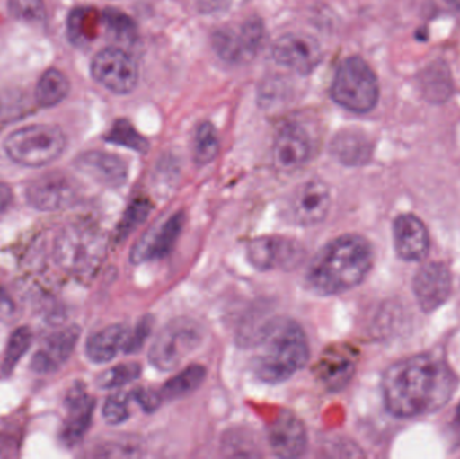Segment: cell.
I'll return each instance as SVG.
<instances>
[{
    "instance_id": "ffe728a7",
    "label": "cell",
    "mask_w": 460,
    "mask_h": 459,
    "mask_svg": "<svg viewBox=\"0 0 460 459\" xmlns=\"http://www.w3.org/2000/svg\"><path fill=\"white\" fill-rule=\"evenodd\" d=\"M394 250L405 261H420L429 251L426 224L413 215H400L394 223Z\"/></svg>"
},
{
    "instance_id": "74e56055",
    "label": "cell",
    "mask_w": 460,
    "mask_h": 459,
    "mask_svg": "<svg viewBox=\"0 0 460 459\" xmlns=\"http://www.w3.org/2000/svg\"><path fill=\"white\" fill-rule=\"evenodd\" d=\"M131 395V398L142 407L143 411L148 412V414L156 411L164 402L161 393H156L150 388H137V390L132 391Z\"/></svg>"
},
{
    "instance_id": "8992f818",
    "label": "cell",
    "mask_w": 460,
    "mask_h": 459,
    "mask_svg": "<svg viewBox=\"0 0 460 459\" xmlns=\"http://www.w3.org/2000/svg\"><path fill=\"white\" fill-rule=\"evenodd\" d=\"M332 97L337 104L351 112H370L380 97L377 75L359 57L346 58L338 66L332 80Z\"/></svg>"
},
{
    "instance_id": "4fadbf2b",
    "label": "cell",
    "mask_w": 460,
    "mask_h": 459,
    "mask_svg": "<svg viewBox=\"0 0 460 459\" xmlns=\"http://www.w3.org/2000/svg\"><path fill=\"white\" fill-rule=\"evenodd\" d=\"M358 352L348 344H334L323 350L314 372L330 393L342 391L356 374Z\"/></svg>"
},
{
    "instance_id": "4dcf8cb0",
    "label": "cell",
    "mask_w": 460,
    "mask_h": 459,
    "mask_svg": "<svg viewBox=\"0 0 460 459\" xmlns=\"http://www.w3.org/2000/svg\"><path fill=\"white\" fill-rule=\"evenodd\" d=\"M32 334L27 326L15 329L8 339L5 348L4 358H3L2 372L4 375H11L22 357L26 355L31 345Z\"/></svg>"
},
{
    "instance_id": "cb8c5ba5",
    "label": "cell",
    "mask_w": 460,
    "mask_h": 459,
    "mask_svg": "<svg viewBox=\"0 0 460 459\" xmlns=\"http://www.w3.org/2000/svg\"><path fill=\"white\" fill-rule=\"evenodd\" d=\"M128 331L123 325H111L92 334L86 341V356L94 364L110 363L123 350Z\"/></svg>"
},
{
    "instance_id": "ac0fdd59",
    "label": "cell",
    "mask_w": 460,
    "mask_h": 459,
    "mask_svg": "<svg viewBox=\"0 0 460 459\" xmlns=\"http://www.w3.org/2000/svg\"><path fill=\"white\" fill-rule=\"evenodd\" d=\"M313 155V140L305 127L287 124L276 137L273 158L283 172H295L305 166Z\"/></svg>"
},
{
    "instance_id": "ab89813d",
    "label": "cell",
    "mask_w": 460,
    "mask_h": 459,
    "mask_svg": "<svg viewBox=\"0 0 460 459\" xmlns=\"http://www.w3.org/2000/svg\"><path fill=\"white\" fill-rule=\"evenodd\" d=\"M13 189H11L7 183L2 182V181H0V215L8 209L11 202H13Z\"/></svg>"
},
{
    "instance_id": "6da1fadb",
    "label": "cell",
    "mask_w": 460,
    "mask_h": 459,
    "mask_svg": "<svg viewBox=\"0 0 460 459\" xmlns=\"http://www.w3.org/2000/svg\"><path fill=\"white\" fill-rule=\"evenodd\" d=\"M458 388L453 369L429 353L397 361L386 369L383 395L386 410L397 418H415L443 409Z\"/></svg>"
},
{
    "instance_id": "ba28073f",
    "label": "cell",
    "mask_w": 460,
    "mask_h": 459,
    "mask_svg": "<svg viewBox=\"0 0 460 459\" xmlns=\"http://www.w3.org/2000/svg\"><path fill=\"white\" fill-rule=\"evenodd\" d=\"M302 243L291 237L260 236L249 242L246 256L249 263L259 271H291L305 259Z\"/></svg>"
},
{
    "instance_id": "d6986e66",
    "label": "cell",
    "mask_w": 460,
    "mask_h": 459,
    "mask_svg": "<svg viewBox=\"0 0 460 459\" xmlns=\"http://www.w3.org/2000/svg\"><path fill=\"white\" fill-rule=\"evenodd\" d=\"M81 331L77 326H70L64 331L50 334L42 347L32 356L31 369L35 374L48 375L58 371L72 356Z\"/></svg>"
},
{
    "instance_id": "52a82bcc",
    "label": "cell",
    "mask_w": 460,
    "mask_h": 459,
    "mask_svg": "<svg viewBox=\"0 0 460 459\" xmlns=\"http://www.w3.org/2000/svg\"><path fill=\"white\" fill-rule=\"evenodd\" d=\"M204 339L205 331L199 322L190 318H177L156 334L148 360L159 371H174L199 349Z\"/></svg>"
},
{
    "instance_id": "e575fe53",
    "label": "cell",
    "mask_w": 460,
    "mask_h": 459,
    "mask_svg": "<svg viewBox=\"0 0 460 459\" xmlns=\"http://www.w3.org/2000/svg\"><path fill=\"white\" fill-rule=\"evenodd\" d=\"M8 11L19 21L42 23L46 19L43 0H8Z\"/></svg>"
},
{
    "instance_id": "3957f363",
    "label": "cell",
    "mask_w": 460,
    "mask_h": 459,
    "mask_svg": "<svg viewBox=\"0 0 460 459\" xmlns=\"http://www.w3.org/2000/svg\"><path fill=\"white\" fill-rule=\"evenodd\" d=\"M308 360L310 347L302 326L289 318H276L257 336L251 366L260 382L280 384L305 368Z\"/></svg>"
},
{
    "instance_id": "d4e9b609",
    "label": "cell",
    "mask_w": 460,
    "mask_h": 459,
    "mask_svg": "<svg viewBox=\"0 0 460 459\" xmlns=\"http://www.w3.org/2000/svg\"><path fill=\"white\" fill-rule=\"evenodd\" d=\"M420 88L429 102L442 104L453 96L454 84L450 67L442 59L429 64L421 72Z\"/></svg>"
},
{
    "instance_id": "9c48e42d",
    "label": "cell",
    "mask_w": 460,
    "mask_h": 459,
    "mask_svg": "<svg viewBox=\"0 0 460 459\" xmlns=\"http://www.w3.org/2000/svg\"><path fill=\"white\" fill-rule=\"evenodd\" d=\"M265 40L259 19H249L238 26L224 27L213 35V49L229 64H243L257 56Z\"/></svg>"
},
{
    "instance_id": "1f68e13d",
    "label": "cell",
    "mask_w": 460,
    "mask_h": 459,
    "mask_svg": "<svg viewBox=\"0 0 460 459\" xmlns=\"http://www.w3.org/2000/svg\"><path fill=\"white\" fill-rule=\"evenodd\" d=\"M142 374V368L139 364L127 363L120 366H112L102 372L97 377V385L102 390H113V388L123 387V385L134 383L139 379Z\"/></svg>"
},
{
    "instance_id": "f35d334b",
    "label": "cell",
    "mask_w": 460,
    "mask_h": 459,
    "mask_svg": "<svg viewBox=\"0 0 460 459\" xmlns=\"http://www.w3.org/2000/svg\"><path fill=\"white\" fill-rule=\"evenodd\" d=\"M15 314V305L4 288L0 287V320L8 321Z\"/></svg>"
},
{
    "instance_id": "4316f807",
    "label": "cell",
    "mask_w": 460,
    "mask_h": 459,
    "mask_svg": "<svg viewBox=\"0 0 460 459\" xmlns=\"http://www.w3.org/2000/svg\"><path fill=\"white\" fill-rule=\"evenodd\" d=\"M70 91V83L66 75L56 67L43 72L35 86V99L43 108L54 107L66 99Z\"/></svg>"
},
{
    "instance_id": "5bb4252c",
    "label": "cell",
    "mask_w": 460,
    "mask_h": 459,
    "mask_svg": "<svg viewBox=\"0 0 460 459\" xmlns=\"http://www.w3.org/2000/svg\"><path fill=\"white\" fill-rule=\"evenodd\" d=\"M273 59L300 75H308L322 61V49L314 38L305 34H287L276 40Z\"/></svg>"
},
{
    "instance_id": "484cf974",
    "label": "cell",
    "mask_w": 460,
    "mask_h": 459,
    "mask_svg": "<svg viewBox=\"0 0 460 459\" xmlns=\"http://www.w3.org/2000/svg\"><path fill=\"white\" fill-rule=\"evenodd\" d=\"M102 15L91 7H78L67 19V37L75 46H88L99 35Z\"/></svg>"
},
{
    "instance_id": "7c38bea8",
    "label": "cell",
    "mask_w": 460,
    "mask_h": 459,
    "mask_svg": "<svg viewBox=\"0 0 460 459\" xmlns=\"http://www.w3.org/2000/svg\"><path fill=\"white\" fill-rule=\"evenodd\" d=\"M77 188L72 178L61 172H49L31 181L26 189L29 205L40 212H59L77 199Z\"/></svg>"
},
{
    "instance_id": "b9f144b4",
    "label": "cell",
    "mask_w": 460,
    "mask_h": 459,
    "mask_svg": "<svg viewBox=\"0 0 460 459\" xmlns=\"http://www.w3.org/2000/svg\"><path fill=\"white\" fill-rule=\"evenodd\" d=\"M456 422H458L460 425V404L458 410H456Z\"/></svg>"
},
{
    "instance_id": "603a6c76",
    "label": "cell",
    "mask_w": 460,
    "mask_h": 459,
    "mask_svg": "<svg viewBox=\"0 0 460 459\" xmlns=\"http://www.w3.org/2000/svg\"><path fill=\"white\" fill-rule=\"evenodd\" d=\"M332 154L345 166H364L372 159L373 145L364 132L346 129L332 139Z\"/></svg>"
},
{
    "instance_id": "836d02e7",
    "label": "cell",
    "mask_w": 460,
    "mask_h": 459,
    "mask_svg": "<svg viewBox=\"0 0 460 459\" xmlns=\"http://www.w3.org/2000/svg\"><path fill=\"white\" fill-rule=\"evenodd\" d=\"M102 21L107 26L108 31L112 32L113 37L123 42H134L137 40V26L134 21L126 13L118 10H108L102 13Z\"/></svg>"
},
{
    "instance_id": "2e32d148",
    "label": "cell",
    "mask_w": 460,
    "mask_h": 459,
    "mask_svg": "<svg viewBox=\"0 0 460 459\" xmlns=\"http://www.w3.org/2000/svg\"><path fill=\"white\" fill-rule=\"evenodd\" d=\"M185 213L178 212L170 216L161 225L154 226L139 242L131 252V261L135 264L143 261L158 260L174 250L178 237L185 225Z\"/></svg>"
},
{
    "instance_id": "8d00e7d4",
    "label": "cell",
    "mask_w": 460,
    "mask_h": 459,
    "mask_svg": "<svg viewBox=\"0 0 460 459\" xmlns=\"http://www.w3.org/2000/svg\"><path fill=\"white\" fill-rule=\"evenodd\" d=\"M154 320L151 315H145L140 318L139 322L135 326L134 331L127 336L126 344H124L123 350L127 355H134V353L140 352L145 342L150 337L151 331H153Z\"/></svg>"
},
{
    "instance_id": "d590c367",
    "label": "cell",
    "mask_w": 460,
    "mask_h": 459,
    "mask_svg": "<svg viewBox=\"0 0 460 459\" xmlns=\"http://www.w3.org/2000/svg\"><path fill=\"white\" fill-rule=\"evenodd\" d=\"M129 398L126 393H118L111 395L102 407V417L111 426L121 425L129 418Z\"/></svg>"
},
{
    "instance_id": "83f0119b",
    "label": "cell",
    "mask_w": 460,
    "mask_h": 459,
    "mask_svg": "<svg viewBox=\"0 0 460 459\" xmlns=\"http://www.w3.org/2000/svg\"><path fill=\"white\" fill-rule=\"evenodd\" d=\"M205 377H207L205 366L193 364L175 375L169 382L164 383L159 393L164 401H178V399L185 398L199 390V385L204 383Z\"/></svg>"
},
{
    "instance_id": "e0dca14e",
    "label": "cell",
    "mask_w": 460,
    "mask_h": 459,
    "mask_svg": "<svg viewBox=\"0 0 460 459\" xmlns=\"http://www.w3.org/2000/svg\"><path fill=\"white\" fill-rule=\"evenodd\" d=\"M268 444L280 458H297L307 447V431L296 414L281 410L268 428Z\"/></svg>"
},
{
    "instance_id": "60d3db41",
    "label": "cell",
    "mask_w": 460,
    "mask_h": 459,
    "mask_svg": "<svg viewBox=\"0 0 460 459\" xmlns=\"http://www.w3.org/2000/svg\"><path fill=\"white\" fill-rule=\"evenodd\" d=\"M448 5L451 7L456 8V10H460V0H445Z\"/></svg>"
},
{
    "instance_id": "7a4b0ae2",
    "label": "cell",
    "mask_w": 460,
    "mask_h": 459,
    "mask_svg": "<svg viewBox=\"0 0 460 459\" xmlns=\"http://www.w3.org/2000/svg\"><path fill=\"white\" fill-rule=\"evenodd\" d=\"M375 263L369 240L343 234L327 243L308 264L305 282L322 296H338L364 282Z\"/></svg>"
},
{
    "instance_id": "277c9868",
    "label": "cell",
    "mask_w": 460,
    "mask_h": 459,
    "mask_svg": "<svg viewBox=\"0 0 460 459\" xmlns=\"http://www.w3.org/2000/svg\"><path fill=\"white\" fill-rule=\"evenodd\" d=\"M107 251L105 234L91 223H72L54 240V260L67 274L91 278L102 266Z\"/></svg>"
},
{
    "instance_id": "d6a6232c",
    "label": "cell",
    "mask_w": 460,
    "mask_h": 459,
    "mask_svg": "<svg viewBox=\"0 0 460 459\" xmlns=\"http://www.w3.org/2000/svg\"><path fill=\"white\" fill-rule=\"evenodd\" d=\"M153 210V204L148 199H137L127 207L124 217L118 228V240H126L135 229L139 228Z\"/></svg>"
},
{
    "instance_id": "f1b7e54d",
    "label": "cell",
    "mask_w": 460,
    "mask_h": 459,
    "mask_svg": "<svg viewBox=\"0 0 460 459\" xmlns=\"http://www.w3.org/2000/svg\"><path fill=\"white\" fill-rule=\"evenodd\" d=\"M220 151V139H218L217 129L210 123H202L197 128L194 137V161L199 166L210 163L215 161Z\"/></svg>"
},
{
    "instance_id": "9a60e30c",
    "label": "cell",
    "mask_w": 460,
    "mask_h": 459,
    "mask_svg": "<svg viewBox=\"0 0 460 459\" xmlns=\"http://www.w3.org/2000/svg\"><path fill=\"white\" fill-rule=\"evenodd\" d=\"M453 277L450 269L442 263H429L416 272L413 293L419 306L426 313L442 307L450 298Z\"/></svg>"
},
{
    "instance_id": "f546056e",
    "label": "cell",
    "mask_w": 460,
    "mask_h": 459,
    "mask_svg": "<svg viewBox=\"0 0 460 459\" xmlns=\"http://www.w3.org/2000/svg\"><path fill=\"white\" fill-rule=\"evenodd\" d=\"M105 140L113 145L123 146L143 154L148 150V142L145 137L135 129V127L126 119H119L105 135Z\"/></svg>"
},
{
    "instance_id": "30bf717a",
    "label": "cell",
    "mask_w": 460,
    "mask_h": 459,
    "mask_svg": "<svg viewBox=\"0 0 460 459\" xmlns=\"http://www.w3.org/2000/svg\"><path fill=\"white\" fill-rule=\"evenodd\" d=\"M332 207V194L326 183L311 180L297 186L287 199L283 207L287 221L297 226L321 224Z\"/></svg>"
},
{
    "instance_id": "8fae6325",
    "label": "cell",
    "mask_w": 460,
    "mask_h": 459,
    "mask_svg": "<svg viewBox=\"0 0 460 459\" xmlns=\"http://www.w3.org/2000/svg\"><path fill=\"white\" fill-rule=\"evenodd\" d=\"M92 75L100 85L116 94L134 91L139 80L137 62L119 48H105L92 61Z\"/></svg>"
},
{
    "instance_id": "7402d4cb",
    "label": "cell",
    "mask_w": 460,
    "mask_h": 459,
    "mask_svg": "<svg viewBox=\"0 0 460 459\" xmlns=\"http://www.w3.org/2000/svg\"><path fill=\"white\" fill-rule=\"evenodd\" d=\"M75 167L96 182L110 188L124 185L128 175L126 162L113 154L88 151L75 159Z\"/></svg>"
},
{
    "instance_id": "44dd1931",
    "label": "cell",
    "mask_w": 460,
    "mask_h": 459,
    "mask_svg": "<svg viewBox=\"0 0 460 459\" xmlns=\"http://www.w3.org/2000/svg\"><path fill=\"white\" fill-rule=\"evenodd\" d=\"M67 417L61 438L67 446H75L85 436L93 417L94 401L83 384L73 385L66 396Z\"/></svg>"
},
{
    "instance_id": "5b68a950",
    "label": "cell",
    "mask_w": 460,
    "mask_h": 459,
    "mask_svg": "<svg viewBox=\"0 0 460 459\" xmlns=\"http://www.w3.org/2000/svg\"><path fill=\"white\" fill-rule=\"evenodd\" d=\"M66 147V137L59 127L32 124L22 127L4 140V151L15 163L42 167L56 161Z\"/></svg>"
}]
</instances>
